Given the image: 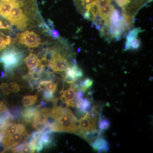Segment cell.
I'll return each mask as SVG.
<instances>
[{"label":"cell","instance_id":"obj_1","mask_svg":"<svg viewBox=\"0 0 153 153\" xmlns=\"http://www.w3.org/2000/svg\"><path fill=\"white\" fill-rule=\"evenodd\" d=\"M35 15L25 6L24 1L16 0L6 20L10 25L21 31H25L32 25Z\"/></svg>","mask_w":153,"mask_h":153},{"label":"cell","instance_id":"obj_2","mask_svg":"<svg viewBox=\"0 0 153 153\" xmlns=\"http://www.w3.org/2000/svg\"><path fill=\"white\" fill-rule=\"evenodd\" d=\"M56 119L55 132H66L78 135L80 132L79 120L68 107L63 108V112Z\"/></svg>","mask_w":153,"mask_h":153},{"label":"cell","instance_id":"obj_3","mask_svg":"<svg viewBox=\"0 0 153 153\" xmlns=\"http://www.w3.org/2000/svg\"><path fill=\"white\" fill-rule=\"evenodd\" d=\"M24 57V52L12 47L3 52L0 55V63L4 64L6 74H13L22 64Z\"/></svg>","mask_w":153,"mask_h":153},{"label":"cell","instance_id":"obj_4","mask_svg":"<svg viewBox=\"0 0 153 153\" xmlns=\"http://www.w3.org/2000/svg\"><path fill=\"white\" fill-rule=\"evenodd\" d=\"M15 41L28 49L37 48L44 45L41 36L36 32L29 30L19 33Z\"/></svg>","mask_w":153,"mask_h":153},{"label":"cell","instance_id":"obj_5","mask_svg":"<svg viewBox=\"0 0 153 153\" xmlns=\"http://www.w3.org/2000/svg\"><path fill=\"white\" fill-rule=\"evenodd\" d=\"M29 135H30L27 134H25L16 132L10 135L4 136V138L1 143L4 149L2 152L9 151L11 148L19 145L22 140H27Z\"/></svg>","mask_w":153,"mask_h":153},{"label":"cell","instance_id":"obj_6","mask_svg":"<svg viewBox=\"0 0 153 153\" xmlns=\"http://www.w3.org/2000/svg\"><path fill=\"white\" fill-rule=\"evenodd\" d=\"M48 64L55 72L65 71L70 66L66 56L62 55L60 50L55 54L52 61Z\"/></svg>","mask_w":153,"mask_h":153},{"label":"cell","instance_id":"obj_7","mask_svg":"<svg viewBox=\"0 0 153 153\" xmlns=\"http://www.w3.org/2000/svg\"><path fill=\"white\" fill-rule=\"evenodd\" d=\"M97 119V115L85 113L79 120L80 132L91 131L96 129Z\"/></svg>","mask_w":153,"mask_h":153},{"label":"cell","instance_id":"obj_8","mask_svg":"<svg viewBox=\"0 0 153 153\" xmlns=\"http://www.w3.org/2000/svg\"><path fill=\"white\" fill-rule=\"evenodd\" d=\"M60 94L68 106L75 107V100L76 98V90L70 84V86L65 90L60 91Z\"/></svg>","mask_w":153,"mask_h":153},{"label":"cell","instance_id":"obj_9","mask_svg":"<svg viewBox=\"0 0 153 153\" xmlns=\"http://www.w3.org/2000/svg\"><path fill=\"white\" fill-rule=\"evenodd\" d=\"M39 109L38 106H30L25 108L21 113L23 121L27 124L32 123Z\"/></svg>","mask_w":153,"mask_h":153},{"label":"cell","instance_id":"obj_10","mask_svg":"<svg viewBox=\"0 0 153 153\" xmlns=\"http://www.w3.org/2000/svg\"><path fill=\"white\" fill-rule=\"evenodd\" d=\"M24 62L26 63L29 71H33L42 64V61L39 59L38 56L32 52L25 58Z\"/></svg>","mask_w":153,"mask_h":153},{"label":"cell","instance_id":"obj_11","mask_svg":"<svg viewBox=\"0 0 153 153\" xmlns=\"http://www.w3.org/2000/svg\"><path fill=\"white\" fill-rule=\"evenodd\" d=\"M102 134V132L96 129L91 131L79 132L78 135L91 144L99 137H101Z\"/></svg>","mask_w":153,"mask_h":153},{"label":"cell","instance_id":"obj_12","mask_svg":"<svg viewBox=\"0 0 153 153\" xmlns=\"http://www.w3.org/2000/svg\"><path fill=\"white\" fill-rule=\"evenodd\" d=\"M12 38L10 36L6 35L0 31V55L7 49L11 47L12 46Z\"/></svg>","mask_w":153,"mask_h":153},{"label":"cell","instance_id":"obj_13","mask_svg":"<svg viewBox=\"0 0 153 153\" xmlns=\"http://www.w3.org/2000/svg\"><path fill=\"white\" fill-rule=\"evenodd\" d=\"M144 30L141 28L137 27L134 28L132 30L129 32L126 36V41L124 51H126L130 49V43L133 40L137 38L138 35L140 33L143 32Z\"/></svg>","mask_w":153,"mask_h":153},{"label":"cell","instance_id":"obj_14","mask_svg":"<svg viewBox=\"0 0 153 153\" xmlns=\"http://www.w3.org/2000/svg\"><path fill=\"white\" fill-rule=\"evenodd\" d=\"M52 132H48L43 134L40 137L39 141L44 148H49L55 144L52 137Z\"/></svg>","mask_w":153,"mask_h":153},{"label":"cell","instance_id":"obj_15","mask_svg":"<svg viewBox=\"0 0 153 153\" xmlns=\"http://www.w3.org/2000/svg\"><path fill=\"white\" fill-rule=\"evenodd\" d=\"M111 24L120 27L123 21V15H121L120 11L116 9H114L109 17Z\"/></svg>","mask_w":153,"mask_h":153},{"label":"cell","instance_id":"obj_16","mask_svg":"<svg viewBox=\"0 0 153 153\" xmlns=\"http://www.w3.org/2000/svg\"><path fill=\"white\" fill-rule=\"evenodd\" d=\"M91 147L94 151L98 152L103 148L108 146V143L104 138L100 137L91 144Z\"/></svg>","mask_w":153,"mask_h":153},{"label":"cell","instance_id":"obj_17","mask_svg":"<svg viewBox=\"0 0 153 153\" xmlns=\"http://www.w3.org/2000/svg\"><path fill=\"white\" fill-rule=\"evenodd\" d=\"M77 83L79 85L78 90H80L83 93H85L92 87L93 85L94 81L93 79H91L89 77H87L84 80L80 81Z\"/></svg>","mask_w":153,"mask_h":153},{"label":"cell","instance_id":"obj_18","mask_svg":"<svg viewBox=\"0 0 153 153\" xmlns=\"http://www.w3.org/2000/svg\"><path fill=\"white\" fill-rule=\"evenodd\" d=\"M114 7L112 5L109 4L102 7L99 8V14L102 18L104 21L109 19L110 16L111 14V12L114 9Z\"/></svg>","mask_w":153,"mask_h":153},{"label":"cell","instance_id":"obj_19","mask_svg":"<svg viewBox=\"0 0 153 153\" xmlns=\"http://www.w3.org/2000/svg\"><path fill=\"white\" fill-rule=\"evenodd\" d=\"M40 88H46L47 90L52 91L53 93H55L57 90L58 84L55 83L52 80H41L40 82Z\"/></svg>","mask_w":153,"mask_h":153},{"label":"cell","instance_id":"obj_20","mask_svg":"<svg viewBox=\"0 0 153 153\" xmlns=\"http://www.w3.org/2000/svg\"><path fill=\"white\" fill-rule=\"evenodd\" d=\"M38 94L35 95H27L24 97L22 102L24 106L27 107L33 105L38 102Z\"/></svg>","mask_w":153,"mask_h":153},{"label":"cell","instance_id":"obj_21","mask_svg":"<svg viewBox=\"0 0 153 153\" xmlns=\"http://www.w3.org/2000/svg\"><path fill=\"white\" fill-rule=\"evenodd\" d=\"M18 126H19V124L14 123H9L6 126L4 131V136L10 135L18 132Z\"/></svg>","mask_w":153,"mask_h":153},{"label":"cell","instance_id":"obj_22","mask_svg":"<svg viewBox=\"0 0 153 153\" xmlns=\"http://www.w3.org/2000/svg\"><path fill=\"white\" fill-rule=\"evenodd\" d=\"M99 130L102 132L108 129L110 126V122L109 120L106 117H100L98 122Z\"/></svg>","mask_w":153,"mask_h":153},{"label":"cell","instance_id":"obj_23","mask_svg":"<svg viewBox=\"0 0 153 153\" xmlns=\"http://www.w3.org/2000/svg\"><path fill=\"white\" fill-rule=\"evenodd\" d=\"M7 20L0 16V31L12 32L13 30Z\"/></svg>","mask_w":153,"mask_h":153},{"label":"cell","instance_id":"obj_24","mask_svg":"<svg viewBox=\"0 0 153 153\" xmlns=\"http://www.w3.org/2000/svg\"><path fill=\"white\" fill-rule=\"evenodd\" d=\"M21 86L19 85L16 82H10L9 83H7V89L8 91L10 92H19L20 90Z\"/></svg>","mask_w":153,"mask_h":153},{"label":"cell","instance_id":"obj_25","mask_svg":"<svg viewBox=\"0 0 153 153\" xmlns=\"http://www.w3.org/2000/svg\"><path fill=\"white\" fill-rule=\"evenodd\" d=\"M10 112L8 109H6L0 113V125L7 121L10 122Z\"/></svg>","mask_w":153,"mask_h":153},{"label":"cell","instance_id":"obj_26","mask_svg":"<svg viewBox=\"0 0 153 153\" xmlns=\"http://www.w3.org/2000/svg\"><path fill=\"white\" fill-rule=\"evenodd\" d=\"M51 111L47 113L46 115V123L47 125L53 126L55 127L57 124V120L56 118L52 115Z\"/></svg>","mask_w":153,"mask_h":153},{"label":"cell","instance_id":"obj_27","mask_svg":"<svg viewBox=\"0 0 153 153\" xmlns=\"http://www.w3.org/2000/svg\"><path fill=\"white\" fill-rule=\"evenodd\" d=\"M140 46L141 41L140 39L135 38L131 42L130 50H136L139 49Z\"/></svg>","mask_w":153,"mask_h":153},{"label":"cell","instance_id":"obj_28","mask_svg":"<svg viewBox=\"0 0 153 153\" xmlns=\"http://www.w3.org/2000/svg\"><path fill=\"white\" fill-rule=\"evenodd\" d=\"M63 80L66 83L70 84H73L76 81V79L73 76L67 74H65V76H63Z\"/></svg>","mask_w":153,"mask_h":153},{"label":"cell","instance_id":"obj_29","mask_svg":"<svg viewBox=\"0 0 153 153\" xmlns=\"http://www.w3.org/2000/svg\"><path fill=\"white\" fill-rule=\"evenodd\" d=\"M49 36H51L52 38L57 39L60 38V33L57 30H55L54 28L50 29L49 33Z\"/></svg>","mask_w":153,"mask_h":153},{"label":"cell","instance_id":"obj_30","mask_svg":"<svg viewBox=\"0 0 153 153\" xmlns=\"http://www.w3.org/2000/svg\"><path fill=\"white\" fill-rule=\"evenodd\" d=\"M32 124L33 128L41 131H42L44 127L47 125V124L35 123H33Z\"/></svg>","mask_w":153,"mask_h":153},{"label":"cell","instance_id":"obj_31","mask_svg":"<svg viewBox=\"0 0 153 153\" xmlns=\"http://www.w3.org/2000/svg\"><path fill=\"white\" fill-rule=\"evenodd\" d=\"M114 1L120 7L122 8L127 5L130 2V0H114Z\"/></svg>","mask_w":153,"mask_h":153},{"label":"cell","instance_id":"obj_32","mask_svg":"<svg viewBox=\"0 0 153 153\" xmlns=\"http://www.w3.org/2000/svg\"><path fill=\"white\" fill-rule=\"evenodd\" d=\"M83 1V4L85 6H91L94 2L96 1V0H82Z\"/></svg>","mask_w":153,"mask_h":153},{"label":"cell","instance_id":"obj_33","mask_svg":"<svg viewBox=\"0 0 153 153\" xmlns=\"http://www.w3.org/2000/svg\"><path fill=\"white\" fill-rule=\"evenodd\" d=\"M8 108L7 106L3 102H0V113L2 112L3 111L5 110L6 109H7Z\"/></svg>","mask_w":153,"mask_h":153},{"label":"cell","instance_id":"obj_34","mask_svg":"<svg viewBox=\"0 0 153 153\" xmlns=\"http://www.w3.org/2000/svg\"><path fill=\"white\" fill-rule=\"evenodd\" d=\"M47 102H46V100H42V101L41 102V103L39 105H38V107L39 108H47Z\"/></svg>","mask_w":153,"mask_h":153},{"label":"cell","instance_id":"obj_35","mask_svg":"<svg viewBox=\"0 0 153 153\" xmlns=\"http://www.w3.org/2000/svg\"><path fill=\"white\" fill-rule=\"evenodd\" d=\"M91 16V14L89 11H86L83 14V17H84V19H87V20H90Z\"/></svg>","mask_w":153,"mask_h":153},{"label":"cell","instance_id":"obj_36","mask_svg":"<svg viewBox=\"0 0 153 153\" xmlns=\"http://www.w3.org/2000/svg\"><path fill=\"white\" fill-rule=\"evenodd\" d=\"M109 150V147H106L103 148V149H101L100 150L98 151V153H103L106 152H108Z\"/></svg>","mask_w":153,"mask_h":153},{"label":"cell","instance_id":"obj_37","mask_svg":"<svg viewBox=\"0 0 153 153\" xmlns=\"http://www.w3.org/2000/svg\"><path fill=\"white\" fill-rule=\"evenodd\" d=\"M1 143V142H0V143Z\"/></svg>","mask_w":153,"mask_h":153}]
</instances>
